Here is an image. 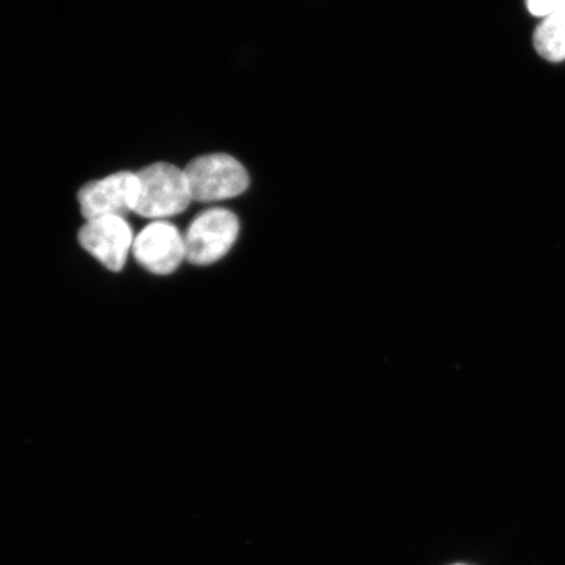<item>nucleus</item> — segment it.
Listing matches in <instances>:
<instances>
[{"label":"nucleus","mask_w":565,"mask_h":565,"mask_svg":"<svg viewBox=\"0 0 565 565\" xmlns=\"http://www.w3.org/2000/svg\"><path fill=\"white\" fill-rule=\"evenodd\" d=\"M139 195L136 214L151 221H166L182 214L193 202L185 169L169 162H154L138 173Z\"/></svg>","instance_id":"nucleus-1"},{"label":"nucleus","mask_w":565,"mask_h":565,"mask_svg":"<svg viewBox=\"0 0 565 565\" xmlns=\"http://www.w3.org/2000/svg\"><path fill=\"white\" fill-rule=\"evenodd\" d=\"M239 230L237 215L227 209L201 212L183 233L188 263L195 266L221 263L237 243Z\"/></svg>","instance_id":"nucleus-2"},{"label":"nucleus","mask_w":565,"mask_h":565,"mask_svg":"<svg viewBox=\"0 0 565 565\" xmlns=\"http://www.w3.org/2000/svg\"><path fill=\"white\" fill-rule=\"evenodd\" d=\"M193 201L210 203L231 200L249 188V174L242 162L225 153L204 154L185 168Z\"/></svg>","instance_id":"nucleus-3"},{"label":"nucleus","mask_w":565,"mask_h":565,"mask_svg":"<svg viewBox=\"0 0 565 565\" xmlns=\"http://www.w3.org/2000/svg\"><path fill=\"white\" fill-rule=\"evenodd\" d=\"M139 195L138 174L122 171L90 181L77 194L86 221L103 216H126L136 212Z\"/></svg>","instance_id":"nucleus-4"},{"label":"nucleus","mask_w":565,"mask_h":565,"mask_svg":"<svg viewBox=\"0 0 565 565\" xmlns=\"http://www.w3.org/2000/svg\"><path fill=\"white\" fill-rule=\"evenodd\" d=\"M131 253L148 273L173 274L186 260L185 238L174 224L153 221L134 238Z\"/></svg>","instance_id":"nucleus-5"},{"label":"nucleus","mask_w":565,"mask_h":565,"mask_svg":"<svg viewBox=\"0 0 565 565\" xmlns=\"http://www.w3.org/2000/svg\"><path fill=\"white\" fill-rule=\"evenodd\" d=\"M134 238L131 225L124 216L92 218L77 235L83 249L113 273L124 270Z\"/></svg>","instance_id":"nucleus-6"},{"label":"nucleus","mask_w":565,"mask_h":565,"mask_svg":"<svg viewBox=\"0 0 565 565\" xmlns=\"http://www.w3.org/2000/svg\"><path fill=\"white\" fill-rule=\"evenodd\" d=\"M535 51L550 62L565 60V7L543 18L534 33Z\"/></svg>","instance_id":"nucleus-7"},{"label":"nucleus","mask_w":565,"mask_h":565,"mask_svg":"<svg viewBox=\"0 0 565 565\" xmlns=\"http://www.w3.org/2000/svg\"><path fill=\"white\" fill-rule=\"evenodd\" d=\"M526 6L534 17L546 18L564 9L565 0H526Z\"/></svg>","instance_id":"nucleus-8"},{"label":"nucleus","mask_w":565,"mask_h":565,"mask_svg":"<svg viewBox=\"0 0 565 565\" xmlns=\"http://www.w3.org/2000/svg\"><path fill=\"white\" fill-rule=\"evenodd\" d=\"M451 565H468V564H459V563H458V564H451Z\"/></svg>","instance_id":"nucleus-9"}]
</instances>
